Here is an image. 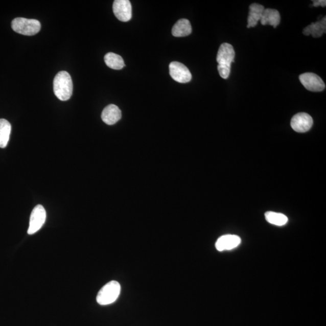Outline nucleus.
I'll return each instance as SVG.
<instances>
[{
    "instance_id": "nucleus-8",
    "label": "nucleus",
    "mask_w": 326,
    "mask_h": 326,
    "mask_svg": "<svg viewBox=\"0 0 326 326\" xmlns=\"http://www.w3.org/2000/svg\"><path fill=\"white\" fill-rule=\"evenodd\" d=\"M113 12L122 22L129 21L132 18V6L128 0H115L113 3Z\"/></svg>"
},
{
    "instance_id": "nucleus-5",
    "label": "nucleus",
    "mask_w": 326,
    "mask_h": 326,
    "mask_svg": "<svg viewBox=\"0 0 326 326\" xmlns=\"http://www.w3.org/2000/svg\"><path fill=\"white\" fill-rule=\"evenodd\" d=\"M299 79L302 85L308 90L312 92H320L324 90L325 85L323 81L317 75L312 73H306L299 76Z\"/></svg>"
},
{
    "instance_id": "nucleus-20",
    "label": "nucleus",
    "mask_w": 326,
    "mask_h": 326,
    "mask_svg": "<svg viewBox=\"0 0 326 326\" xmlns=\"http://www.w3.org/2000/svg\"><path fill=\"white\" fill-rule=\"evenodd\" d=\"M312 2H313V6L315 7V8H317L318 6H321L322 8H324V7L326 6L325 0H317V1Z\"/></svg>"
},
{
    "instance_id": "nucleus-19",
    "label": "nucleus",
    "mask_w": 326,
    "mask_h": 326,
    "mask_svg": "<svg viewBox=\"0 0 326 326\" xmlns=\"http://www.w3.org/2000/svg\"><path fill=\"white\" fill-rule=\"evenodd\" d=\"M218 71L222 78L227 79L230 75L231 66L218 65Z\"/></svg>"
},
{
    "instance_id": "nucleus-13",
    "label": "nucleus",
    "mask_w": 326,
    "mask_h": 326,
    "mask_svg": "<svg viewBox=\"0 0 326 326\" xmlns=\"http://www.w3.org/2000/svg\"><path fill=\"white\" fill-rule=\"evenodd\" d=\"M249 12L248 17L247 28H254L258 25V22L261 21L263 12L265 8L264 6L258 4V3H252L249 6Z\"/></svg>"
},
{
    "instance_id": "nucleus-17",
    "label": "nucleus",
    "mask_w": 326,
    "mask_h": 326,
    "mask_svg": "<svg viewBox=\"0 0 326 326\" xmlns=\"http://www.w3.org/2000/svg\"><path fill=\"white\" fill-rule=\"evenodd\" d=\"M105 62L108 67L114 69H121L125 66L124 59L114 53H108L105 56Z\"/></svg>"
},
{
    "instance_id": "nucleus-16",
    "label": "nucleus",
    "mask_w": 326,
    "mask_h": 326,
    "mask_svg": "<svg viewBox=\"0 0 326 326\" xmlns=\"http://www.w3.org/2000/svg\"><path fill=\"white\" fill-rule=\"evenodd\" d=\"M11 129V125L8 121L0 119V148H5L8 145Z\"/></svg>"
},
{
    "instance_id": "nucleus-6",
    "label": "nucleus",
    "mask_w": 326,
    "mask_h": 326,
    "mask_svg": "<svg viewBox=\"0 0 326 326\" xmlns=\"http://www.w3.org/2000/svg\"><path fill=\"white\" fill-rule=\"evenodd\" d=\"M169 73L174 81L182 84L192 80V74L187 66L178 62H172L169 65Z\"/></svg>"
},
{
    "instance_id": "nucleus-15",
    "label": "nucleus",
    "mask_w": 326,
    "mask_h": 326,
    "mask_svg": "<svg viewBox=\"0 0 326 326\" xmlns=\"http://www.w3.org/2000/svg\"><path fill=\"white\" fill-rule=\"evenodd\" d=\"M192 32L191 22L187 19H181L175 23L172 30V35L175 37H184Z\"/></svg>"
},
{
    "instance_id": "nucleus-11",
    "label": "nucleus",
    "mask_w": 326,
    "mask_h": 326,
    "mask_svg": "<svg viewBox=\"0 0 326 326\" xmlns=\"http://www.w3.org/2000/svg\"><path fill=\"white\" fill-rule=\"evenodd\" d=\"M103 122L108 125H114L121 120L122 112L118 106L111 104L105 107L102 113Z\"/></svg>"
},
{
    "instance_id": "nucleus-2",
    "label": "nucleus",
    "mask_w": 326,
    "mask_h": 326,
    "mask_svg": "<svg viewBox=\"0 0 326 326\" xmlns=\"http://www.w3.org/2000/svg\"><path fill=\"white\" fill-rule=\"evenodd\" d=\"M121 286L117 281H112L103 287L98 292L96 300L100 305L105 306L113 304L119 297Z\"/></svg>"
},
{
    "instance_id": "nucleus-14",
    "label": "nucleus",
    "mask_w": 326,
    "mask_h": 326,
    "mask_svg": "<svg viewBox=\"0 0 326 326\" xmlns=\"http://www.w3.org/2000/svg\"><path fill=\"white\" fill-rule=\"evenodd\" d=\"M281 15L277 10L265 9L261 19L262 25H270L275 29L280 24Z\"/></svg>"
},
{
    "instance_id": "nucleus-4",
    "label": "nucleus",
    "mask_w": 326,
    "mask_h": 326,
    "mask_svg": "<svg viewBox=\"0 0 326 326\" xmlns=\"http://www.w3.org/2000/svg\"><path fill=\"white\" fill-rule=\"evenodd\" d=\"M46 211L41 205H36L33 208L31 218H30L28 234L32 235L36 234L45 224L46 220Z\"/></svg>"
},
{
    "instance_id": "nucleus-1",
    "label": "nucleus",
    "mask_w": 326,
    "mask_h": 326,
    "mask_svg": "<svg viewBox=\"0 0 326 326\" xmlns=\"http://www.w3.org/2000/svg\"><path fill=\"white\" fill-rule=\"evenodd\" d=\"M53 91L56 97L62 101L71 99L73 93V82L68 72L62 71L56 75L53 81Z\"/></svg>"
},
{
    "instance_id": "nucleus-18",
    "label": "nucleus",
    "mask_w": 326,
    "mask_h": 326,
    "mask_svg": "<svg viewBox=\"0 0 326 326\" xmlns=\"http://www.w3.org/2000/svg\"><path fill=\"white\" fill-rule=\"evenodd\" d=\"M265 216L266 220L270 224L277 226L285 225L288 221L287 216L280 213L268 212Z\"/></svg>"
},
{
    "instance_id": "nucleus-12",
    "label": "nucleus",
    "mask_w": 326,
    "mask_h": 326,
    "mask_svg": "<svg viewBox=\"0 0 326 326\" xmlns=\"http://www.w3.org/2000/svg\"><path fill=\"white\" fill-rule=\"evenodd\" d=\"M326 18L324 16L320 21L312 22L304 29L302 33L305 36L312 35L313 38H320L325 33Z\"/></svg>"
},
{
    "instance_id": "nucleus-3",
    "label": "nucleus",
    "mask_w": 326,
    "mask_h": 326,
    "mask_svg": "<svg viewBox=\"0 0 326 326\" xmlns=\"http://www.w3.org/2000/svg\"><path fill=\"white\" fill-rule=\"evenodd\" d=\"M41 28V23L36 19L16 18L12 22L13 31L23 35H35L40 31Z\"/></svg>"
},
{
    "instance_id": "nucleus-7",
    "label": "nucleus",
    "mask_w": 326,
    "mask_h": 326,
    "mask_svg": "<svg viewBox=\"0 0 326 326\" xmlns=\"http://www.w3.org/2000/svg\"><path fill=\"white\" fill-rule=\"evenodd\" d=\"M314 121L311 116L307 113L300 112L293 116L291 126L295 132L304 133L310 130Z\"/></svg>"
},
{
    "instance_id": "nucleus-10",
    "label": "nucleus",
    "mask_w": 326,
    "mask_h": 326,
    "mask_svg": "<svg viewBox=\"0 0 326 326\" xmlns=\"http://www.w3.org/2000/svg\"><path fill=\"white\" fill-rule=\"evenodd\" d=\"M241 243V239L237 235H227L219 238L215 244L216 248L219 251L231 250L238 247Z\"/></svg>"
},
{
    "instance_id": "nucleus-9",
    "label": "nucleus",
    "mask_w": 326,
    "mask_h": 326,
    "mask_svg": "<svg viewBox=\"0 0 326 326\" xmlns=\"http://www.w3.org/2000/svg\"><path fill=\"white\" fill-rule=\"evenodd\" d=\"M235 52L234 46L228 43H223L218 52L216 61L218 65L231 66L234 62Z\"/></svg>"
}]
</instances>
